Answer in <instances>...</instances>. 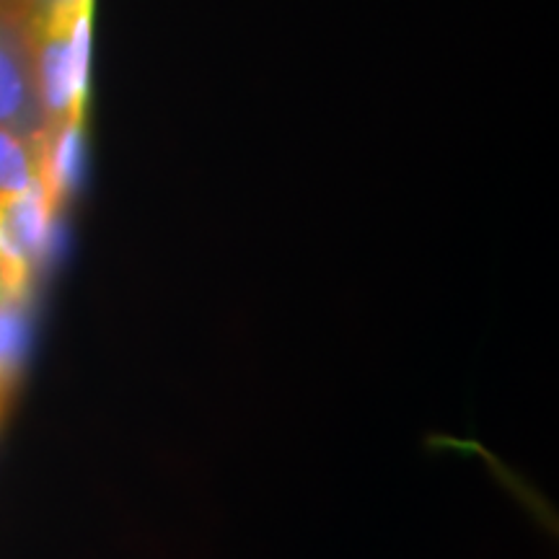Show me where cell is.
Masks as SVG:
<instances>
[{
  "label": "cell",
  "instance_id": "obj_1",
  "mask_svg": "<svg viewBox=\"0 0 559 559\" xmlns=\"http://www.w3.org/2000/svg\"><path fill=\"white\" fill-rule=\"evenodd\" d=\"M58 210L39 179L0 205V290L32 293L34 272L50 254Z\"/></svg>",
  "mask_w": 559,
  "mask_h": 559
},
{
  "label": "cell",
  "instance_id": "obj_2",
  "mask_svg": "<svg viewBox=\"0 0 559 559\" xmlns=\"http://www.w3.org/2000/svg\"><path fill=\"white\" fill-rule=\"evenodd\" d=\"M0 128L37 143L50 130L41 109L29 21L0 13Z\"/></svg>",
  "mask_w": 559,
  "mask_h": 559
},
{
  "label": "cell",
  "instance_id": "obj_3",
  "mask_svg": "<svg viewBox=\"0 0 559 559\" xmlns=\"http://www.w3.org/2000/svg\"><path fill=\"white\" fill-rule=\"evenodd\" d=\"M39 181L52 202L62 207L70 194L79 190L83 174V120H68L47 130L37 140Z\"/></svg>",
  "mask_w": 559,
  "mask_h": 559
},
{
  "label": "cell",
  "instance_id": "obj_4",
  "mask_svg": "<svg viewBox=\"0 0 559 559\" xmlns=\"http://www.w3.org/2000/svg\"><path fill=\"white\" fill-rule=\"evenodd\" d=\"M32 337L29 293L0 290V402L16 383Z\"/></svg>",
  "mask_w": 559,
  "mask_h": 559
},
{
  "label": "cell",
  "instance_id": "obj_5",
  "mask_svg": "<svg viewBox=\"0 0 559 559\" xmlns=\"http://www.w3.org/2000/svg\"><path fill=\"white\" fill-rule=\"evenodd\" d=\"M39 179L37 143L0 128V205L24 194Z\"/></svg>",
  "mask_w": 559,
  "mask_h": 559
},
{
  "label": "cell",
  "instance_id": "obj_6",
  "mask_svg": "<svg viewBox=\"0 0 559 559\" xmlns=\"http://www.w3.org/2000/svg\"><path fill=\"white\" fill-rule=\"evenodd\" d=\"M91 3L94 0H37L34 16H75L81 11H91Z\"/></svg>",
  "mask_w": 559,
  "mask_h": 559
},
{
  "label": "cell",
  "instance_id": "obj_7",
  "mask_svg": "<svg viewBox=\"0 0 559 559\" xmlns=\"http://www.w3.org/2000/svg\"><path fill=\"white\" fill-rule=\"evenodd\" d=\"M34 9H37V0H0V13H3V16L32 21Z\"/></svg>",
  "mask_w": 559,
  "mask_h": 559
}]
</instances>
